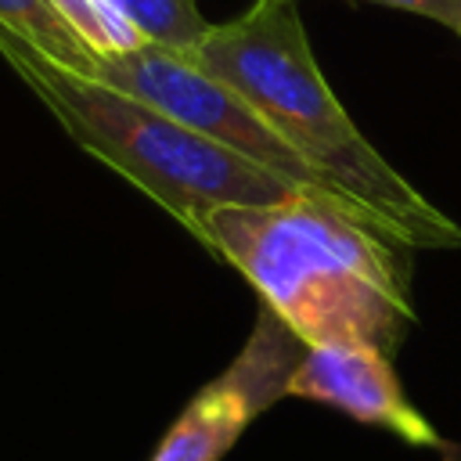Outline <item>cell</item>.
I'll return each instance as SVG.
<instances>
[{"label": "cell", "instance_id": "obj_6", "mask_svg": "<svg viewBox=\"0 0 461 461\" xmlns=\"http://www.w3.org/2000/svg\"><path fill=\"white\" fill-rule=\"evenodd\" d=\"M306 349H310V342L263 303L249 342L227 364V371L216 378L227 382L256 414H263L274 400L288 396V382H292L295 367L303 364Z\"/></svg>", "mask_w": 461, "mask_h": 461}, {"label": "cell", "instance_id": "obj_3", "mask_svg": "<svg viewBox=\"0 0 461 461\" xmlns=\"http://www.w3.org/2000/svg\"><path fill=\"white\" fill-rule=\"evenodd\" d=\"M0 54L83 151L112 166L184 227L212 209L274 205L306 194L148 101L54 65L7 25H0Z\"/></svg>", "mask_w": 461, "mask_h": 461}, {"label": "cell", "instance_id": "obj_12", "mask_svg": "<svg viewBox=\"0 0 461 461\" xmlns=\"http://www.w3.org/2000/svg\"><path fill=\"white\" fill-rule=\"evenodd\" d=\"M447 461H461V447H450L447 450Z\"/></svg>", "mask_w": 461, "mask_h": 461}, {"label": "cell", "instance_id": "obj_1", "mask_svg": "<svg viewBox=\"0 0 461 461\" xmlns=\"http://www.w3.org/2000/svg\"><path fill=\"white\" fill-rule=\"evenodd\" d=\"M187 230L310 346L360 342L393 357L414 328L403 245L313 194L212 209Z\"/></svg>", "mask_w": 461, "mask_h": 461}, {"label": "cell", "instance_id": "obj_5", "mask_svg": "<svg viewBox=\"0 0 461 461\" xmlns=\"http://www.w3.org/2000/svg\"><path fill=\"white\" fill-rule=\"evenodd\" d=\"M288 396L328 403L364 425H378L411 447H443L429 418L403 396L393 357L360 342L310 346L288 382Z\"/></svg>", "mask_w": 461, "mask_h": 461}, {"label": "cell", "instance_id": "obj_11", "mask_svg": "<svg viewBox=\"0 0 461 461\" xmlns=\"http://www.w3.org/2000/svg\"><path fill=\"white\" fill-rule=\"evenodd\" d=\"M349 4H378L407 14H421L429 22H439L454 36H461V0H349Z\"/></svg>", "mask_w": 461, "mask_h": 461}, {"label": "cell", "instance_id": "obj_10", "mask_svg": "<svg viewBox=\"0 0 461 461\" xmlns=\"http://www.w3.org/2000/svg\"><path fill=\"white\" fill-rule=\"evenodd\" d=\"M54 4L68 18V25L90 43V50L97 58L101 54H122V50L148 43L112 0H54Z\"/></svg>", "mask_w": 461, "mask_h": 461}, {"label": "cell", "instance_id": "obj_4", "mask_svg": "<svg viewBox=\"0 0 461 461\" xmlns=\"http://www.w3.org/2000/svg\"><path fill=\"white\" fill-rule=\"evenodd\" d=\"M94 79H101V83L130 94V97L148 101L151 108L173 115L187 130L223 144L227 151L256 162L259 169L295 184L299 191H306V194H313L335 209H346L360 223L393 238L364 205H357L324 173H317L295 148H288L238 90H230L227 83H220L205 68H198L187 54L158 47V43H144V47H133L122 54H101L94 65Z\"/></svg>", "mask_w": 461, "mask_h": 461}, {"label": "cell", "instance_id": "obj_9", "mask_svg": "<svg viewBox=\"0 0 461 461\" xmlns=\"http://www.w3.org/2000/svg\"><path fill=\"white\" fill-rule=\"evenodd\" d=\"M126 22L158 47L191 54L198 40L209 32V22L198 11V0H112Z\"/></svg>", "mask_w": 461, "mask_h": 461}, {"label": "cell", "instance_id": "obj_2", "mask_svg": "<svg viewBox=\"0 0 461 461\" xmlns=\"http://www.w3.org/2000/svg\"><path fill=\"white\" fill-rule=\"evenodd\" d=\"M187 58L238 90L288 148L364 205L403 249L461 245V227L375 151L331 94L299 0H256L238 18L209 25Z\"/></svg>", "mask_w": 461, "mask_h": 461}, {"label": "cell", "instance_id": "obj_8", "mask_svg": "<svg viewBox=\"0 0 461 461\" xmlns=\"http://www.w3.org/2000/svg\"><path fill=\"white\" fill-rule=\"evenodd\" d=\"M0 25L18 32L22 40H29L54 65L79 72V76H94L97 54L68 25V18L58 11L54 0H0Z\"/></svg>", "mask_w": 461, "mask_h": 461}, {"label": "cell", "instance_id": "obj_7", "mask_svg": "<svg viewBox=\"0 0 461 461\" xmlns=\"http://www.w3.org/2000/svg\"><path fill=\"white\" fill-rule=\"evenodd\" d=\"M256 411L220 378L202 385L162 436L151 461H223Z\"/></svg>", "mask_w": 461, "mask_h": 461}]
</instances>
